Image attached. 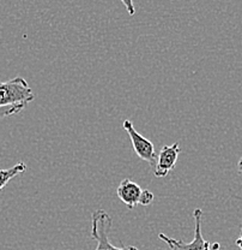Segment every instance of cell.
<instances>
[{
    "instance_id": "1",
    "label": "cell",
    "mask_w": 242,
    "mask_h": 250,
    "mask_svg": "<svg viewBox=\"0 0 242 250\" xmlns=\"http://www.w3.org/2000/svg\"><path fill=\"white\" fill-rule=\"evenodd\" d=\"M35 99L29 83L23 77H15L12 80L0 82V106L28 104Z\"/></svg>"
},
{
    "instance_id": "2",
    "label": "cell",
    "mask_w": 242,
    "mask_h": 250,
    "mask_svg": "<svg viewBox=\"0 0 242 250\" xmlns=\"http://www.w3.org/2000/svg\"><path fill=\"white\" fill-rule=\"evenodd\" d=\"M111 215L103 209H96L91 214V236L97 242V247L95 250H139L136 247H119L113 246L109 242V232L112 230Z\"/></svg>"
},
{
    "instance_id": "3",
    "label": "cell",
    "mask_w": 242,
    "mask_h": 250,
    "mask_svg": "<svg viewBox=\"0 0 242 250\" xmlns=\"http://www.w3.org/2000/svg\"><path fill=\"white\" fill-rule=\"evenodd\" d=\"M202 217L203 212L200 208L194 209L193 218H194V237L192 242L185 243L182 241H178L171 237L166 236L165 233H160L158 237L169 247L171 250H220V243L210 244L209 242L205 241L202 233Z\"/></svg>"
},
{
    "instance_id": "4",
    "label": "cell",
    "mask_w": 242,
    "mask_h": 250,
    "mask_svg": "<svg viewBox=\"0 0 242 250\" xmlns=\"http://www.w3.org/2000/svg\"><path fill=\"white\" fill-rule=\"evenodd\" d=\"M116 195L129 209H133L137 205L149 206L155 199L150 190L143 189L136 182L127 178L121 181V183L119 184Z\"/></svg>"
},
{
    "instance_id": "5",
    "label": "cell",
    "mask_w": 242,
    "mask_h": 250,
    "mask_svg": "<svg viewBox=\"0 0 242 250\" xmlns=\"http://www.w3.org/2000/svg\"><path fill=\"white\" fill-rule=\"evenodd\" d=\"M122 127L126 130V132L129 134L130 140H131L132 146H133V149L138 155V158L142 159V160L147 161L148 164H150L151 167L155 168L156 161H157V153L155 150V146L150 140L145 139L143 135H140L139 132L134 129L133 123L129 119L124 121L122 123Z\"/></svg>"
},
{
    "instance_id": "6",
    "label": "cell",
    "mask_w": 242,
    "mask_h": 250,
    "mask_svg": "<svg viewBox=\"0 0 242 250\" xmlns=\"http://www.w3.org/2000/svg\"><path fill=\"white\" fill-rule=\"evenodd\" d=\"M180 153L181 148L179 142L173 143L171 146H163L162 149L157 154V161H156V166L153 168L155 176L157 178L168 176L169 172H171L175 168L176 161H178Z\"/></svg>"
},
{
    "instance_id": "7",
    "label": "cell",
    "mask_w": 242,
    "mask_h": 250,
    "mask_svg": "<svg viewBox=\"0 0 242 250\" xmlns=\"http://www.w3.org/2000/svg\"><path fill=\"white\" fill-rule=\"evenodd\" d=\"M25 171H27V165L24 163H22V161L17 163L12 167L0 170V190L6 187L9 184V182L12 181L15 177L24 173Z\"/></svg>"
},
{
    "instance_id": "8",
    "label": "cell",
    "mask_w": 242,
    "mask_h": 250,
    "mask_svg": "<svg viewBox=\"0 0 242 250\" xmlns=\"http://www.w3.org/2000/svg\"><path fill=\"white\" fill-rule=\"evenodd\" d=\"M25 104H18V105H10V106H0V119H4L6 117L15 116L19 113L23 108L25 107Z\"/></svg>"
},
{
    "instance_id": "9",
    "label": "cell",
    "mask_w": 242,
    "mask_h": 250,
    "mask_svg": "<svg viewBox=\"0 0 242 250\" xmlns=\"http://www.w3.org/2000/svg\"><path fill=\"white\" fill-rule=\"evenodd\" d=\"M122 4L125 5V7H126L127 12H129L130 15L133 16L134 12H136V9H134V5H133V0H121Z\"/></svg>"
},
{
    "instance_id": "10",
    "label": "cell",
    "mask_w": 242,
    "mask_h": 250,
    "mask_svg": "<svg viewBox=\"0 0 242 250\" xmlns=\"http://www.w3.org/2000/svg\"><path fill=\"white\" fill-rule=\"evenodd\" d=\"M238 172L240 174H242V156H241L240 160H239V163H238Z\"/></svg>"
},
{
    "instance_id": "11",
    "label": "cell",
    "mask_w": 242,
    "mask_h": 250,
    "mask_svg": "<svg viewBox=\"0 0 242 250\" xmlns=\"http://www.w3.org/2000/svg\"><path fill=\"white\" fill-rule=\"evenodd\" d=\"M236 246H238L240 249H242V234H241L240 238L236 239Z\"/></svg>"
}]
</instances>
